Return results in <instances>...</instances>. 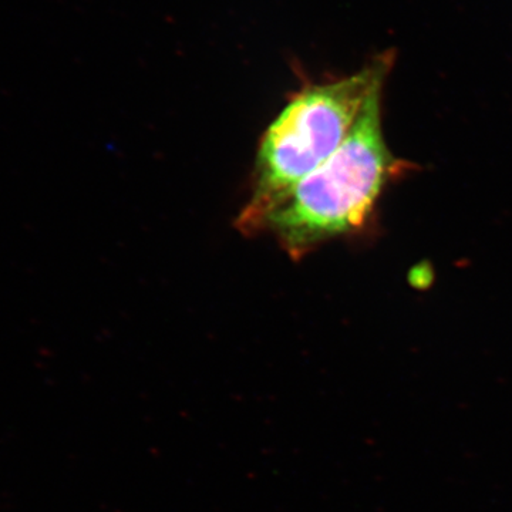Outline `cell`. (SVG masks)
<instances>
[{
	"mask_svg": "<svg viewBox=\"0 0 512 512\" xmlns=\"http://www.w3.org/2000/svg\"><path fill=\"white\" fill-rule=\"evenodd\" d=\"M383 86L367 97L338 150L262 218L258 234L269 232L293 261L365 227L384 188L402 171L383 136Z\"/></svg>",
	"mask_w": 512,
	"mask_h": 512,
	"instance_id": "cell-1",
	"label": "cell"
},
{
	"mask_svg": "<svg viewBox=\"0 0 512 512\" xmlns=\"http://www.w3.org/2000/svg\"><path fill=\"white\" fill-rule=\"evenodd\" d=\"M394 57V50H386L355 74L305 83L292 94L259 141L249 200L237 220L239 232L258 234L262 218L279 198L338 150L367 97L386 82Z\"/></svg>",
	"mask_w": 512,
	"mask_h": 512,
	"instance_id": "cell-2",
	"label": "cell"
}]
</instances>
